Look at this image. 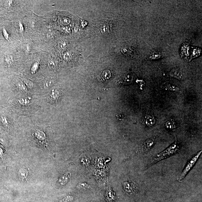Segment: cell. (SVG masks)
<instances>
[{"mask_svg":"<svg viewBox=\"0 0 202 202\" xmlns=\"http://www.w3.org/2000/svg\"><path fill=\"white\" fill-rule=\"evenodd\" d=\"M175 137V141L166 149L164 150L162 152L157 154L154 157L151 161L152 164L157 163L160 161L168 158V157L174 155L178 152L180 149V146L176 138Z\"/></svg>","mask_w":202,"mask_h":202,"instance_id":"6da1fadb","label":"cell"},{"mask_svg":"<svg viewBox=\"0 0 202 202\" xmlns=\"http://www.w3.org/2000/svg\"><path fill=\"white\" fill-rule=\"evenodd\" d=\"M202 151L199 152L198 153L193 157L190 159L188 162L187 163V165L185 166V168H184L182 173L180 174V176L177 179V180L179 182H181L184 179V177L187 176L189 171L191 169L192 167L194 166L197 160H198L199 157H200Z\"/></svg>","mask_w":202,"mask_h":202,"instance_id":"7a4b0ae2","label":"cell"},{"mask_svg":"<svg viewBox=\"0 0 202 202\" xmlns=\"http://www.w3.org/2000/svg\"><path fill=\"white\" fill-rule=\"evenodd\" d=\"M34 135L39 142L43 144L44 147L47 146L48 143L46 141V136L44 132L40 130H37L34 132Z\"/></svg>","mask_w":202,"mask_h":202,"instance_id":"3957f363","label":"cell"},{"mask_svg":"<svg viewBox=\"0 0 202 202\" xmlns=\"http://www.w3.org/2000/svg\"><path fill=\"white\" fill-rule=\"evenodd\" d=\"M123 187L125 191L129 194H134L137 190L135 184L129 182H125L123 184Z\"/></svg>","mask_w":202,"mask_h":202,"instance_id":"277c9868","label":"cell"},{"mask_svg":"<svg viewBox=\"0 0 202 202\" xmlns=\"http://www.w3.org/2000/svg\"><path fill=\"white\" fill-rule=\"evenodd\" d=\"M71 173L67 172L63 174L58 182V184L60 186H64L67 184L70 178Z\"/></svg>","mask_w":202,"mask_h":202,"instance_id":"5b68a950","label":"cell"},{"mask_svg":"<svg viewBox=\"0 0 202 202\" xmlns=\"http://www.w3.org/2000/svg\"><path fill=\"white\" fill-rule=\"evenodd\" d=\"M170 75L180 80L183 79V75L182 71L179 69L175 68L170 72Z\"/></svg>","mask_w":202,"mask_h":202,"instance_id":"8992f818","label":"cell"},{"mask_svg":"<svg viewBox=\"0 0 202 202\" xmlns=\"http://www.w3.org/2000/svg\"><path fill=\"white\" fill-rule=\"evenodd\" d=\"M143 122L147 126H152L155 123V118L152 115H147L144 117Z\"/></svg>","mask_w":202,"mask_h":202,"instance_id":"52a82bcc","label":"cell"},{"mask_svg":"<svg viewBox=\"0 0 202 202\" xmlns=\"http://www.w3.org/2000/svg\"><path fill=\"white\" fill-rule=\"evenodd\" d=\"M155 141L152 139H147L144 142L143 145V150L145 152L149 151L153 147Z\"/></svg>","mask_w":202,"mask_h":202,"instance_id":"ba28073f","label":"cell"},{"mask_svg":"<svg viewBox=\"0 0 202 202\" xmlns=\"http://www.w3.org/2000/svg\"><path fill=\"white\" fill-rule=\"evenodd\" d=\"M18 175L21 181H26L29 176V171L25 168H21L19 171Z\"/></svg>","mask_w":202,"mask_h":202,"instance_id":"9c48e42d","label":"cell"},{"mask_svg":"<svg viewBox=\"0 0 202 202\" xmlns=\"http://www.w3.org/2000/svg\"><path fill=\"white\" fill-rule=\"evenodd\" d=\"M19 103L22 106H27L30 104V102L29 99L27 98H21L18 100Z\"/></svg>","mask_w":202,"mask_h":202,"instance_id":"30bf717a","label":"cell"},{"mask_svg":"<svg viewBox=\"0 0 202 202\" xmlns=\"http://www.w3.org/2000/svg\"><path fill=\"white\" fill-rule=\"evenodd\" d=\"M165 126L167 129L169 130H173L175 128V123L173 121H169L165 124Z\"/></svg>","mask_w":202,"mask_h":202,"instance_id":"8fae6325","label":"cell"},{"mask_svg":"<svg viewBox=\"0 0 202 202\" xmlns=\"http://www.w3.org/2000/svg\"><path fill=\"white\" fill-rule=\"evenodd\" d=\"M59 93L57 91L53 90L50 94V97L53 100H56L58 96Z\"/></svg>","mask_w":202,"mask_h":202,"instance_id":"7c38bea8","label":"cell"},{"mask_svg":"<svg viewBox=\"0 0 202 202\" xmlns=\"http://www.w3.org/2000/svg\"><path fill=\"white\" fill-rule=\"evenodd\" d=\"M39 64L38 63L36 62L33 65L31 69V73L32 74L35 73L37 72L39 68Z\"/></svg>","mask_w":202,"mask_h":202,"instance_id":"4fadbf2b","label":"cell"},{"mask_svg":"<svg viewBox=\"0 0 202 202\" xmlns=\"http://www.w3.org/2000/svg\"><path fill=\"white\" fill-rule=\"evenodd\" d=\"M78 187L81 190H86L89 188V186L86 183H82L78 186Z\"/></svg>","mask_w":202,"mask_h":202,"instance_id":"5bb4252c","label":"cell"},{"mask_svg":"<svg viewBox=\"0 0 202 202\" xmlns=\"http://www.w3.org/2000/svg\"><path fill=\"white\" fill-rule=\"evenodd\" d=\"M18 86L19 88L21 90L24 91H27L25 85H24V83H22V82H19Z\"/></svg>","mask_w":202,"mask_h":202,"instance_id":"9a60e30c","label":"cell"},{"mask_svg":"<svg viewBox=\"0 0 202 202\" xmlns=\"http://www.w3.org/2000/svg\"><path fill=\"white\" fill-rule=\"evenodd\" d=\"M5 153V149L3 146L0 143V157L1 158H2L3 157Z\"/></svg>","mask_w":202,"mask_h":202,"instance_id":"2e32d148","label":"cell"},{"mask_svg":"<svg viewBox=\"0 0 202 202\" xmlns=\"http://www.w3.org/2000/svg\"><path fill=\"white\" fill-rule=\"evenodd\" d=\"M52 81L50 80H48L45 83V86L46 88L50 87L51 86L52 84Z\"/></svg>","mask_w":202,"mask_h":202,"instance_id":"e0dca14e","label":"cell"},{"mask_svg":"<svg viewBox=\"0 0 202 202\" xmlns=\"http://www.w3.org/2000/svg\"><path fill=\"white\" fill-rule=\"evenodd\" d=\"M2 123L6 125V126H7V125H8V121H7L6 118L5 117H4L2 118Z\"/></svg>","mask_w":202,"mask_h":202,"instance_id":"ac0fdd59","label":"cell"},{"mask_svg":"<svg viewBox=\"0 0 202 202\" xmlns=\"http://www.w3.org/2000/svg\"><path fill=\"white\" fill-rule=\"evenodd\" d=\"M6 61L7 64H11V59H10L9 57H7L6 59Z\"/></svg>","mask_w":202,"mask_h":202,"instance_id":"d6986e66","label":"cell"},{"mask_svg":"<svg viewBox=\"0 0 202 202\" xmlns=\"http://www.w3.org/2000/svg\"><path fill=\"white\" fill-rule=\"evenodd\" d=\"M19 26H20V29L21 30H23V27L22 24H20Z\"/></svg>","mask_w":202,"mask_h":202,"instance_id":"ffe728a7","label":"cell"}]
</instances>
